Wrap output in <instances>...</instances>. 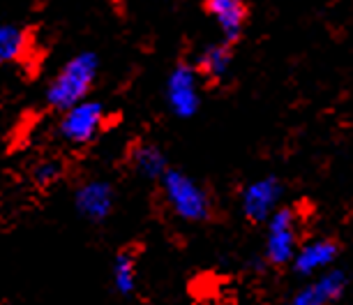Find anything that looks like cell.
I'll list each match as a JSON object with an SVG mask.
<instances>
[{
  "instance_id": "9c48e42d",
  "label": "cell",
  "mask_w": 353,
  "mask_h": 305,
  "mask_svg": "<svg viewBox=\"0 0 353 305\" xmlns=\"http://www.w3.org/2000/svg\"><path fill=\"white\" fill-rule=\"evenodd\" d=\"M339 243L335 238H328V236H319V238H312L307 243H301L291 259V266L296 270L298 275L303 277H312V275H319L323 270L332 268L339 259Z\"/></svg>"
},
{
  "instance_id": "5bb4252c",
  "label": "cell",
  "mask_w": 353,
  "mask_h": 305,
  "mask_svg": "<svg viewBox=\"0 0 353 305\" xmlns=\"http://www.w3.org/2000/svg\"><path fill=\"white\" fill-rule=\"evenodd\" d=\"M26 44H28V37H26L21 28H17V26H0V68L17 61L26 51Z\"/></svg>"
},
{
  "instance_id": "4fadbf2b",
  "label": "cell",
  "mask_w": 353,
  "mask_h": 305,
  "mask_svg": "<svg viewBox=\"0 0 353 305\" xmlns=\"http://www.w3.org/2000/svg\"><path fill=\"white\" fill-rule=\"evenodd\" d=\"M137 255L134 250H121L113 259V266H111V280H113V287L121 296H132L137 289Z\"/></svg>"
},
{
  "instance_id": "8992f818",
  "label": "cell",
  "mask_w": 353,
  "mask_h": 305,
  "mask_svg": "<svg viewBox=\"0 0 353 305\" xmlns=\"http://www.w3.org/2000/svg\"><path fill=\"white\" fill-rule=\"evenodd\" d=\"M284 185L277 176H263L248 183L241 192V210L252 224H265V220L282 206Z\"/></svg>"
},
{
  "instance_id": "277c9868",
  "label": "cell",
  "mask_w": 353,
  "mask_h": 305,
  "mask_svg": "<svg viewBox=\"0 0 353 305\" xmlns=\"http://www.w3.org/2000/svg\"><path fill=\"white\" fill-rule=\"evenodd\" d=\"M58 135L70 146H88L99 137V132L106 128V111L104 104L97 99H83L74 107L61 111Z\"/></svg>"
},
{
  "instance_id": "6da1fadb",
  "label": "cell",
  "mask_w": 353,
  "mask_h": 305,
  "mask_svg": "<svg viewBox=\"0 0 353 305\" xmlns=\"http://www.w3.org/2000/svg\"><path fill=\"white\" fill-rule=\"evenodd\" d=\"M99 75V61L92 51L72 56L46 86V104L56 111H65L88 99Z\"/></svg>"
},
{
  "instance_id": "8fae6325",
  "label": "cell",
  "mask_w": 353,
  "mask_h": 305,
  "mask_svg": "<svg viewBox=\"0 0 353 305\" xmlns=\"http://www.w3.org/2000/svg\"><path fill=\"white\" fill-rule=\"evenodd\" d=\"M130 164L134 167L139 176L159 181L162 174L169 169V157L166 152L152 141H137L130 148Z\"/></svg>"
},
{
  "instance_id": "ba28073f",
  "label": "cell",
  "mask_w": 353,
  "mask_h": 305,
  "mask_svg": "<svg viewBox=\"0 0 353 305\" xmlns=\"http://www.w3.org/2000/svg\"><path fill=\"white\" fill-rule=\"evenodd\" d=\"M349 287V275L332 266L319 275H312L301 289L289 298V305H335Z\"/></svg>"
},
{
  "instance_id": "52a82bcc",
  "label": "cell",
  "mask_w": 353,
  "mask_h": 305,
  "mask_svg": "<svg viewBox=\"0 0 353 305\" xmlns=\"http://www.w3.org/2000/svg\"><path fill=\"white\" fill-rule=\"evenodd\" d=\"M77 213L92 224H102L111 217L116 208V190L109 181L102 178H88L74 192Z\"/></svg>"
},
{
  "instance_id": "7a4b0ae2",
  "label": "cell",
  "mask_w": 353,
  "mask_h": 305,
  "mask_svg": "<svg viewBox=\"0 0 353 305\" xmlns=\"http://www.w3.org/2000/svg\"><path fill=\"white\" fill-rule=\"evenodd\" d=\"M159 188L166 206L178 220L190 224L208 222L212 217V197L190 174L181 169H166L159 178Z\"/></svg>"
},
{
  "instance_id": "7c38bea8",
  "label": "cell",
  "mask_w": 353,
  "mask_h": 305,
  "mask_svg": "<svg viewBox=\"0 0 353 305\" xmlns=\"http://www.w3.org/2000/svg\"><path fill=\"white\" fill-rule=\"evenodd\" d=\"M233 63V51L229 42H219L210 44L203 49V54L199 56V61L194 65V70L199 75H203L210 81H222V79L231 72Z\"/></svg>"
},
{
  "instance_id": "5b68a950",
  "label": "cell",
  "mask_w": 353,
  "mask_h": 305,
  "mask_svg": "<svg viewBox=\"0 0 353 305\" xmlns=\"http://www.w3.org/2000/svg\"><path fill=\"white\" fill-rule=\"evenodd\" d=\"M166 104L176 118H194L201 109V92H199V72L194 65L178 63L166 79Z\"/></svg>"
},
{
  "instance_id": "30bf717a",
  "label": "cell",
  "mask_w": 353,
  "mask_h": 305,
  "mask_svg": "<svg viewBox=\"0 0 353 305\" xmlns=\"http://www.w3.org/2000/svg\"><path fill=\"white\" fill-rule=\"evenodd\" d=\"M205 10L219 26L224 42H238L248 23V5L243 0H205Z\"/></svg>"
},
{
  "instance_id": "3957f363",
  "label": "cell",
  "mask_w": 353,
  "mask_h": 305,
  "mask_svg": "<svg viewBox=\"0 0 353 305\" xmlns=\"http://www.w3.org/2000/svg\"><path fill=\"white\" fill-rule=\"evenodd\" d=\"M298 245H301L298 213L289 206H279L265 220V243H263L265 262L270 266H286V264H291Z\"/></svg>"
},
{
  "instance_id": "9a60e30c",
  "label": "cell",
  "mask_w": 353,
  "mask_h": 305,
  "mask_svg": "<svg viewBox=\"0 0 353 305\" xmlns=\"http://www.w3.org/2000/svg\"><path fill=\"white\" fill-rule=\"evenodd\" d=\"M63 174H65L63 162L56 160V157H46V160L37 162L35 169H32V183H35L37 188H42V190H49L58 181H61Z\"/></svg>"
}]
</instances>
